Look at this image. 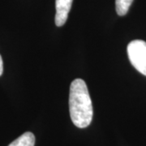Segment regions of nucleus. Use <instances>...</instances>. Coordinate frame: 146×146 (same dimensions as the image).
Masks as SVG:
<instances>
[{"label": "nucleus", "instance_id": "nucleus-4", "mask_svg": "<svg viewBox=\"0 0 146 146\" xmlns=\"http://www.w3.org/2000/svg\"><path fill=\"white\" fill-rule=\"evenodd\" d=\"M35 136L32 132H25L16 140L11 142L8 146H34Z\"/></svg>", "mask_w": 146, "mask_h": 146}, {"label": "nucleus", "instance_id": "nucleus-5", "mask_svg": "<svg viewBox=\"0 0 146 146\" xmlns=\"http://www.w3.org/2000/svg\"><path fill=\"white\" fill-rule=\"evenodd\" d=\"M133 0H115V7L118 15L125 16L130 8Z\"/></svg>", "mask_w": 146, "mask_h": 146}, {"label": "nucleus", "instance_id": "nucleus-1", "mask_svg": "<svg viewBox=\"0 0 146 146\" xmlns=\"http://www.w3.org/2000/svg\"><path fill=\"white\" fill-rule=\"evenodd\" d=\"M69 111L74 125L85 128L93 119V105L88 87L81 79L74 80L70 86Z\"/></svg>", "mask_w": 146, "mask_h": 146}, {"label": "nucleus", "instance_id": "nucleus-2", "mask_svg": "<svg viewBox=\"0 0 146 146\" xmlns=\"http://www.w3.org/2000/svg\"><path fill=\"white\" fill-rule=\"evenodd\" d=\"M127 50L131 65L146 76V42L142 40L131 41Z\"/></svg>", "mask_w": 146, "mask_h": 146}, {"label": "nucleus", "instance_id": "nucleus-6", "mask_svg": "<svg viewBox=\"0 0 146 146\" xmlns=\"http://www.w3.org/2000/svg\"><path fill=\"white\" fill-rule=\"evenodd\" d=\"M3 72V58L0 55V76H2Z\"/></svg>", "mask_w": 146, "mask_h": 146}, {"label": "nucleus", "instance_id": "nucleus-3", "mask_svg": "<svg viewBox=\"0 0 146 146\" xmlns=\"http://www.w3.org/2000/svg\"><path fill=\"white\" fill-rule=\"evenodd\" d=\"M73 0H56L55 7V25L58 27H61L65 25L68 20V13L71 10Z\"/></svg>", "mask_w": 146, "mask_h": 146}]
</instances>
